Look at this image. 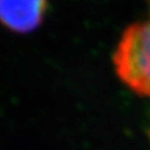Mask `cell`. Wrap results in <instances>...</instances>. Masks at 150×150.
I'll use <instances>...</instances> for the list:
<instances>
[{
  "mask_svg": "<svg viewBox=\"0 0 150 150\" xmlns=\"http://www.w3.org/2000/svg\"><path fill=\"white\" fill-rule=\"evenodd\" d=\"M49 0H0V24L5 29L28 34L44 20Z\"/></svg>",
  "mask_w": 150,
  "mask_h": 150,
  "instance_id": "cell-2",
  "label": "cell"
},
{
  "mask_svg": "<svg viewBox=\"0 0 150 150\" xmlns=\"http://www.w3.org/2000/svg\"><path fill=\"white\" fill-rule=\"evenodd\" d=\"M112 59L120 80L139 95L150 98V15L124 31Z\"/></svg>",
  "mask_w": 150,
  "mask_h": 150,
  "instance_id": "cell-1",
  "label": "cell"
}]
</instances>
